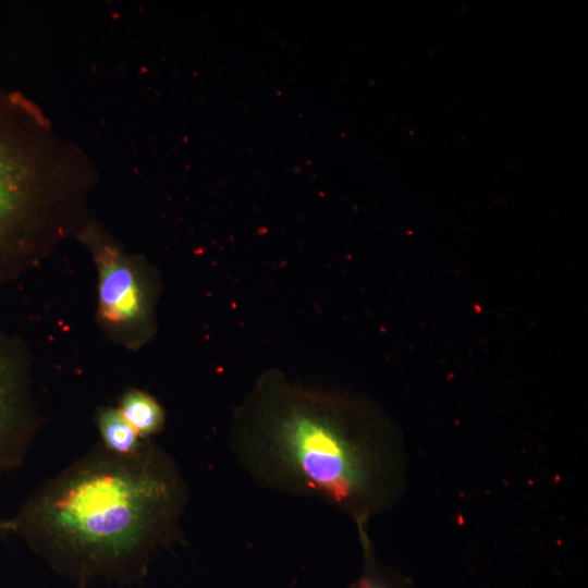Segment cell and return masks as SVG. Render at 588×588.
I'll use <instances>...</instances> for the list:
<instances>
[{
  "instance_id": "obj_1",
  "label": "cell",
  "mask_w": 588,
  "mask_h": 588,
  "mask_svg": "<svg viewBox=\"0 0 588 588\" xmlns=\"http://www.w3.org/2000/svg\"><path fill=\"white\" fill-rule=\"evenodd\" d=\"M231 450L261 487L315 499L355 522L388 506L397 487L391 426L373 405L262 372L236 408Z\"/></svg>"
},
{
  "instance_id": "obj_2",
  "label": "cell",
  "mask_w": 588,
  "mask_h": 588,
  "mask_svg": "<svg viewBox=\"0 0 588 588\" xmlns=\"http://www.w3.org/2000/svg\"><path fill=\"white\" fill-rule=\"evenodd\" d=\"M188 500L173 457L144 441L121 456L98 445L38 487L12 517V534L81 585L142 577L176 539Z\"/></svg>"
},
{
  "instance_id": "obj_3",
  "label": "cell",
  "mask_w": 588,
  "mask_h": 588,
  "mask_svg": "<svg viewBox=\"0 0 588 588\" xmlns=\"http://www.w3.org/2000/svg\"><path fill=\"white\" fill-rule=\"evenodd\" d=\"M40 123L29 105L0 86V262L24 244L26 219L41 171Z\"/></svg>"
},
{
  "instance_id": "obj_4",
  "label": "cell",
  "mask_w": 588,
  "mask_h": 588,
  "mask_svg": "<svg viewBox=\"0 0 588 588\" xmlns=\"http://www.w3.org/2000/svg\"><path fill=\"white\" fill-rule=\"evenodd\" d=\"M96 260L101 317L122 329L148 322L150 301L144 278L126 258L108 245L97 247Z\"/></svg>"
},
{
  "instance_id": "obj_5",
  "label": "cell",
  "mask_w": 588,
  "mask_h": 588,
  "mask_svg": "<svg viewBox=\"0 0 588 588\" xmlns=\"http://www.w3.org/2000/svg\"><path fill=\"white\" fill-rule=\"evenodd\" d=\"M34 429L24 375L0 342V469H12L23 463Z\"/></svg>"
},
{
  "instance_id": "obj_6",
  "label": "cell",
  "mask_w": 588,
  "mask_h": 588,
  "mask_svg": "<svg viewBox=\"0 0 588 588\" xmlns=\"http://www.w3.org/2000/svg\"><path fill=\"white\" fill-rule=\"evenodd\" d=\"M119 411L142 440H148L164 426L166 414L162 406L155 397L143 391L126 392Z\"/></svg>"
},
{
  "instance_id": "obj_7",
  "label": "cell",
  "mask_w": 588,
  "mask_h": 588,
  "mask_svg": "<svg viewBox=\"0 0 588 588\" xmlns=\"http://www.w3.org/2000/svg\"><path fill=\"white\" fill-rule=\"evenodd\" d=\"M97 426L102 445L109 452L130 456L136 454L144 444L131 425L124 419L119 408L106 407L99 411Z\"/></svg>"
},
{
  "instance_id": "obj_8",
  "label": "cell",
  "mask_w": 588,
  "mask_h": 588,
  "mask_svg": "<svg viewBox=\"0 0 588 588\" xmlns=\"http://www.w3.org/2000/svg\"><path fill=\"white\" fill-rule=\"evenodd\" d=\"M364 552V567L351 588H406L401 578L384 567L375 554L367 531V520L356 522Z\"/></svg>"
},
{
  "instance_id": "obj_9",
  "label": "cell",
  "mask_w": 588,
  "mask_h": 588,
  "mask_svg": "<svg viewBox=\"0 0 588 588\" xmlns=\"http://www.w3.org/2000/svg\"><path fill=\"white\" fill-rule=\"evenodd\" d=\"M12 535V524L10 519L0 518V538Z\"/></svg>"
}]
</instances>
